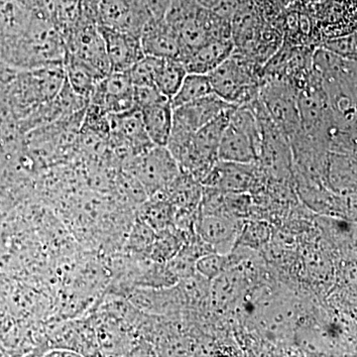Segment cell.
Here are the masks:
<instances>
[{
  "label": "cell",
  "mask_w": 357,
  "mask_h": 357,
  "mask_svg": "<svg viewBox=\"0 0 357 357\" xmlns=\"http://www.w3.org/2000/svg\"><path fill=\"white\" fill-rule=\"evenodd\" d=\"M208 76L213 93L230 105H248L259 96L261 77L257 66L241 53L232 52Z\"/></svg>",
  "instance_id": "cell-1"
},
{
  "label": "cell",
  "mask_w": 357,
  "mask_h": 357,
  "mask_svg": "<svg viewBox=\"0 0 357 357\" xmlns=\"http://www.w3.org/2000/svg\"><path fill=\"white\" fill-rule=\"evenodd\" d=\"M129 174L144 188L147 196L168 187L180 175L177 160L167 146H152L129 161Z\"/></svg>",
  "instance_id": "cell-2"
},
{
  "label": "cell",
  "mask_w": 357,
  "mask_h": 357,
  "mask_svg": "<svg viewBox=\"0 0 357 357\" xmlns=\"http://www.w3.org/2000/svg\"><path fill=\"white\" fill-rule=\"evenodd\" d=\"M96 25L140 37L151 13L140 0H96Z\"/></svg>",
  "instance_id": "cell-3"
},
{
  "label": "cell",
  "mask_w": 357,
  "mask_h": 357,
  "mask_svg": "<svg viewBox=\"0 0 357 357\" xmlns=\"http://www.w3.org/2000/svg\"><path fill=\"white\" fill-rule=\"evenodd\" d=\"M70 49L68 55L89 66L102 79L110 74L105 42L98 25L84 23L79 26L72 35Z\"/></svg>",
  "instance_id": "cell-4"
},
{
  "label": "cell",
  "mask_w": 357,
  "mask_h": 357,
  "mask_svg": "<svg viewBox=\"0 0 357 357\" xmlns=\"http://www.w3.org/2000/svg\"><path fill=\"white\" fill-rule=\"evenodd\" d=\"M231 107L234 105L225 102L215 93H211L174 109L172 132L194 134L204 124L208 123Z\"/></svg>",
  "instance_id": "cell-5"
},
{
  "label": "cell",
  "mask_w": 357,
  "mask_h": 357,
  "mask_svg": "<svg viewBox=\"0 0 357 357\" xmlns=\"http://www.w3.org/2000/svg\"><path fill=\"white\" fill-rule=\"evenodd\" d=\"M134 86L126 72H112L96 84L91 93L105 114H117L136 109Z\"/></svg>",
  "instance_id": "cell-6"
},
{
  "label": "cell",
  "mask_w": 357,
  "mask_h": 357,
  "mask_svg": "<svg viewBox=\"0 0 357 357\" xmlns=\"http://www.w3.org/2000/svg\"><path fill=\"white\" fill-rule=\"evenodd\" d=\"M105 42L112 72H126L145 55L140 37L132 33L119 31L98 26Z\"/></svg>",
  "instance_id": "cell-7"
},
{
  "label": "cell",
  "mask_w": 357,
  "mask_h": 357,
  "mask_svg": "<svg viewBox=\"0 0 357 357\" xmlns=\"http://www.w3.org/2000/svg\"><path fill=\"white\" fill-rule=\"evenodd\" d=\"M255 163H234L217 160L201 181V184L225 192H248L255 183Z\"/></svg>",
  "instance_id": "cell-8"
},
{
  "label": "cell",
  "mask_w": 357,
  "mask_h": 357,
  "mask_svg": "<svg viewBox=\"0 0 357 357\" xmlns=\"http://www.w3.org/2000/svg\"><path fill=\"white\" fill-rule=\"evenodd\" d=\"M140 41L145 55L177 60L182 55V45L177 32L165 18L152 17L148 20L141 31Z\"/></svg>",
  "instance_id": "cell-9"
},
{
  "label": "cell",
  "mask_w": 357,
  "mask_h": 357,
  "mask_svg": "<svg viewBox=\"0 0 357 357\" xmlns=\"http://www.w3.org/2000/svg\"><path fill=\"white\" fill-rule=\"evenodd\" d=\"M236 48L232 38L215 39L187 52L180 59L188 73L208 75L231 55Z\"/></svg>",
  "instance_id": "cell-10"
},
{
  "label": "cell",
  "mask_w": 357,
  "mask_h": 357,
  "mask_svg": "<svg viewBox=\"0 0 357 357\" xmlns=\"http://www.w3.org/2000/svg\"><path fill=\"white\" fill-rule=\"evenodd\" d=\"M239 220L225 215H199L197 231L204 243L213 248L215 252L225 255V249L231 248L236 241L241 227Z\"/></svg>",
  "instance_id": "cell-11"
},
{
  "label": "cell",
  "mask_w": 357,
  "mask_h": 357,
  "mask_svg": "<svg viewBox=\"0 0 357 357\" xmlns=\"http://www.w3.org/2000/svg\"><path fill=\"white\" fill-rule=\"evenodd\" d=\"M259 146L243 131L227 124L218 149V160L234 163H255L260 156Z\"/></svg>",
  "instance_id": "cell-12"
},
{
  "label": "cell",
  "mask_w": 357,
  "mask_h": 357,
  "mask_svg": "<svg viewBox=\"0 0 357 357\" xmlns=\"http://www.w3.org/2000/svg\"><path fill=\"white\" fill-rule=\"evenodd\" d=\"M110 115L112 129L131 150L133 156L154 146L145 131L140 109H132L122 114Z\"/></svg>",
  "instance_id": "cell-13"
},
{
  "label": "cell",
  "mask_w": 357,
  "mask_h": 357,
  "mask_svg": "<svg viewBox=\"0 0 357 357\" xmlns=\"http://www.w3.org/2000/svg\"><path fill=\"white\" fill-rule=\"evenodd\" d=\"M173 107L170 100L140 109L148 137L155 146H167L173 128Z\"/></svg>",
  "instance_id": "cell-14"
},
{
  "label": "cell",
  "mask_w": 357,
  "mask_h": 357,
  "mask_svg": "<svg viewBox=\"0 0 357 357\" xmlns=\"http://www.w3.org/2000/svg\"><path fill=\"white\" fill-rule=\"evenodd\" d=\"M184 64L177 59L160 58L154 77V86L162 95L171 100L177 93L187 75Z\"/></svg>",
  "instance_id": "cell-15"
},
{
  "label": "cell",
  "mask_w": 357,
  "mask_h": 357,
  "mask_svg": "<svg viewBox=\"0 0 357 357\" xmlns=\"http://www.w3.org/2000/svg\"><path fill=\"white\" fill-rule=\"evenodd\" d=\"M213 93L208 75L187 73L177 93L171 98L173 109Z\"/></svg>",
  "instance_id": "cell-16"
},
{
  "label": "cell",
  "mask_w": 357,
  "mask_h": 357,
  "mask_svg": "<svg viewBox=\"0 0 357 357\" xmlns=\"http://www.w3.org/2000/svg\"><path fill=\"white\" fill-rule=\"evenodd\" d=\"M66 72L70 86L79 96H91L95 91L96 84L102 77L84 63L68 55Z\"/></svg>",
  "instance_id": "cell-17"
},
{
  "label": "cell",
  "mask_w": 357,
  "mask_h": 357,
  "mask_svg": "<svg viewBox=\"0 0 357 357\" xmlns=\"http://www.w3.org/2000/svg\"><path fill=\"white\" fill-rule=\"evenodd\" d=\"M328 180L342 187L356 184V162L351 157L333 154L328 160Z\"/></svg>",
  "instance_id": "cell-18"
},
{
  "label": "cell",
  "mask_w": 357,
  "mask_h": 357,
  "mask_svg": "<svg viewBox=\"0 0 357 357\" xmlns=\"http://www.w3.org/2000/svg\"><path fill=\"white\" fill-rule=\"evenodd\" d=\"M160 62V58L154 56L144 55L129 68L128 73L129 79L133 86H149L154 84L155 74Z\"/></svg>",
  "instance_id": "cell-19"
},
{
  "label": "cell",
  "mask_w": 357,
  "mask_h": 357,
  "mask_svg": "<svg viewBox=\"0 0 357 357\" xmlns=\"http://www.w3.org/2000/svg\"><path fill=\"white\" fill-rule=\"evenodd\" d=\"M157 232L151 246L152 256L161 260L172 259L180 249L178 237L171 231V227Z\"/></svg>",
  "instance_id": "cell-20"
},
{
  "label": "cell",
  "mask_w": 357,
  "mask_h": 357,
  "mask_svg": "<svg viewBox=\"0 0 357 357\" xmlns=\"http://www.w3.org/2000/svg\"><path fill=\"white\" fill-rule=\"evenodd\" d=\"M229 263V257L227 255L213 252L203 255L195 263L197 271L199 272L208 280L217 278L218 275L225 271Z\"/></svg>",
  "instance_id": "cell-21"
},
{
  "label": "cell",
  "mask_w": 357,
  "mask_h": 357,
  "mask_svg": "<svg viewBox=\"0 0 357 357\" xmlns=\"http://www.w3.org/2000/svg\"><path fill=\"white\" fill-rule=\"evenodd\" d=\"M269 229L265 223L248 222L241 227L236 243L248 248H259L268 241Z\"/></svg>",
  "instance_id": "cell-22"
},
{
  "label": "cell",
  "mask_w": 357,
  "mask_h": 357,
  "mask_svg": "<svg viewBox=\"0 0 357 357\" xmlns=\"http://www.w3.org/2000/svg\"><path fill=\"white\" fill-rule=\"evenodd\" d=\"M321 47L340 57L356 61V32L337 37V38L328 40V41L324 42Z\"/></svg>",
  "instance_id": "cell-23"
},
{
  "label": "cell",
  "mask_w": 357,
  "mask_h": 357,
  "mask_svg": "<svg viewBox=\"0 0 357 357\" xmlns=\"http://www.w3.org/2000/svg\"><path fill=\"white\" fill-rule=\"evenodd\" d=\"M155 230L142 220H138L129 237V248L134 251H143L151 248L155 241Z\"/></svg>",
  "instance_id": "cell-24"
},
{
  "label": "cell",
  "mask_w": 357,
  "mask_h": 357,
  "mask_svg": "<svg viewBox=\"0 0 357 357\" xmlns=\"http://www.w3.org/2000/svg\"><path fill=\"white\" fill-rule=\"evenodd\" d=\"M133 98L134 105L138 109H144L155 103L170 100L165 96L162 95L154 84L134 86Z\"/></svg>",
  "instance_id": "cell-25"
},
{
  "label": "cell",
  "mask_w": 357,
  "mask_h": 357,
  "mask_svg": "<svg viewBox=\"0 0 357 357\" xmlns=\"http://www.w3.org/2000/svg\"><path fill=\"white\" fill-rule=\"evenodd\" d=\"M49 354H45L48 356H79V354L75 351H69V349H56L48 352Z\"/></svg>",
  "instance_id": "cell-26"
}]
</instances>
